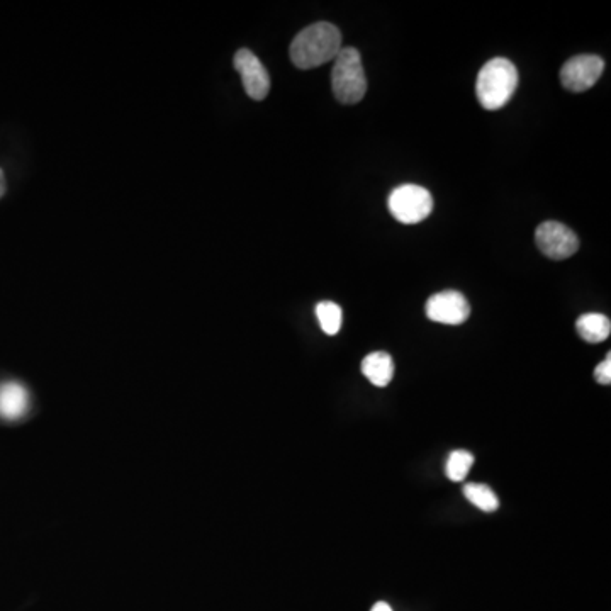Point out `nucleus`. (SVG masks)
Wrapping results in <instances>:
<instances>
[{"label":"nucleus","instance_id":"1","mask_svg":"<svg viewBox=\"0 0 611 611\" xmlns=\"http://www.w3.org/2000/svg\"><path fill=\"white\" fill-rule=\"evenodd\" d=\"M342 33L330 23L311 24L291 43V60L301 70H311L333 62L342 50Z\"/></svg>","mask_w":611,"mask_h":611},{"label":"nucleus","instance_id":"13","mask_svg":"<svg viewBox=\"0 0 611 611\" xmlns=\"http://www.w3.org/2000/svg\"><path fill=\"white\" fill-rule=\"evenodd\" d=\"M316 316L320 321L321 330L325 331L326 335L333 337L342 330L343 311L338 304L323 301L316 306Z\"/></svg>","mask_w":611,"mask_h":611},{"label":"nucleus","instance_id":"17","mask_svg":"<svg viewBox=\"0 0 611 611\" xmlns=\"http://www.w3.org/2000/svg\"><path fill=\"white\" fill-rule=\"evenodd\" d=\"M6 189V175H4V172L0 169V199L6 194Z\"/></svg>","mask_w":611,"mask_h":611},{"label":"nucleus","instance_id":"9","mask_svg":"<svg viewBox=\"0 0 611 611\" xmlns=\"http://www.w3.org/2000/svg\"><path fill=\"white\" fill-rule=\"evenodd\" d=\"M29 408V394L19 382L0 384V416L6 420H17L26 415Z\"/></svg>","mask_w":611,"mask_h":611},{"label":"nucleus","instance_id":"4","mask_svg":"<svg viewBox=\"0 0 611 611\" xmlns=\"http://www.w3.org/2000/svg\"><path fill=\"white\" fill-rule=\"evenodd\" d=\"M389 211L403 225H416L432 214V194L420 185L404 184L396 187L387 199Z\"/></svg>","mask_w":611,"mask_h":611},{"label":"nucleus","instance_id":"10","mask_svg":"<svg viewBox=\"0 0 611 611\" xmlns=\"http://www.w3.org/2000/svg\"><path fill=\"white\" fill-rule=\"evenodd\" d=\"M362 372L374 386L386 387L389 382L393 381V357L386 352H374V354L367 355L362 362Z\"/></svg>","mask_w":611,"mask_h":611},{"label":"nucleus","instance_id":"6","mask_svg":"<svg viewBox=\"0 0 611 611\" xmlns=\"http://www.w3.org/2000/svg\"><path fill=\"white\" fill-rule=\"evenodd\" d=\"M605 62L598 55H578L564 63L561 68V82L571 92H586L600 80Z\"/></svg>","mask_w":611,"mask_h":611},{"label":"nucleus","instance_id":"2","mask_svg":"<svg viewBox=\"0 0 611 611\" xmlns=\"http://www.w3.org/2000/svg\"><path fill=\"white\" fill-rule=\"evenodd\" d=\"M516 87L518 70L515 65L506 58H493L477 75V101L488 111H498L511 101Z\"/></svg>","mask_w":611,"mask_h":611},{"label":"nucleus","instance_id":"11","mask_svg":"<svg viewBox=\"0 0 611 611\" xmlns=\"http://www.w3.org/2000/svg\"><path fill=\"white\" fill-rule=\"evenodd\" d=\"M576 330H578L579 337L586 342L601 343L610 337L611 323L605 314L588 313L579 316V320L576 321Z\"/></svg>","mask_w":611,"mask_h":611},{"label":"nucleus","instance_id":"5","mask_svg":"<svg viewBox=\"0 0 611 611\" xmlns=\"http://www.w3.org/2000/svg\"><path fill=\"white\" fill-rule=\"evenodd\" d=\"M535 243L552 260H566L579 250L578 235L557 221L542 223L535 231Z\"/></svg>","mask_w":611,"mask_h":611},{"label":"nucleus","instance_id":"8","mask_svg":"<svg viewBox=\"0 0 611 611\" xmlns=\"http://www.w3.org/2000/svg\"><path fill=\"white\" fill-rule=\"evenodd\" d=\"M233 65L242 75L243 87L248 97H252L253 101H264L265 97L269 96L270 77L257 55L245 48L238 50Z\"/></svg>","mask_w":611,"mask_h":611},{"label":"nucleus","instance_id":"7","mask_svg":"<svg viewBox=\"0 0 611 611\" xmlns=\"http://www.w3.org/2000/svg\"><path fill=\"white\" fill-rule=\"evenodd\" d=\"M428 320L442 325H462L471 316V306L464 294L457 291H443L433 294L427 301Z\"/></svg>","mask_w":611,"mask_h":611},{"label":"nucleus","instance_id":"15","mask_svg":"<svg viewBox=\"0 0 611 611\" xmlns=\"http://www.w3.org/2000/svg\"><path fill=\"white\" fill-rule=\"evenodd\" d=\"M596 382H600L603 386H608L611 382V357L608 355L595 369Z\"/></svg>","mask_w":611,"mask_h":611},{"label":"nucleus","instance_id":"14","mask_svg":"<svg viewBox=\"0 0 611 611\" xmlns=\"http://www.w3.org/2000/svg\"><path fill=\"white\" fill-rule=\"evenodd\" d=\"M472 464H474V455L467 450H455L449 455L447 460V466H445V472L450 481L454 483H462L466 479L467 474L471 471Z\"/></svg>","mask_w":611,"mask_h":611},{"label":"nucleus","instance_id":"12","mask_svg":"<svg viewBox=\"0 0 611 611\" xmlns=\"http://www.w3.org/2000/svg\"><path fill=\"white\" fill-rule=\"evenodd\" d=\"M464 496L472 505L486 513H493L499 508V499L493 489L486 484L469 483L464 486Z\"/></svg>","mask_w":611,"mask_h":611},{"label":"nucleus","instance_id":"16","mask_svg":"<svg viewBox=\"0 0 611 611\" xmlns=\"http://www.w3.org/2000/svg\"><path fill=\"white\" fill-rule=\"evenodd\" d=\"M370 611H393V608L387 605V603H384V601H379V603H376V605L372 606V610Z\"/></svg>","mask_w":611,"mask_h":611},{"label":"nucleus","instance_id":"3","mask_svg":"<svg viewBox=\"0 0 611 611\" xmlns=\"http://www.w3.org/2000/svg\"><path fill=\"white\" fill-rule=\"evenodd\" d=\"M333 62L335 65L331 70V87L338 102L357 104L362 101L367 92V79L359 51L352 46L342 48Z\"/></svg>","mask_w":611,"mask_h":611}]
</instances>
